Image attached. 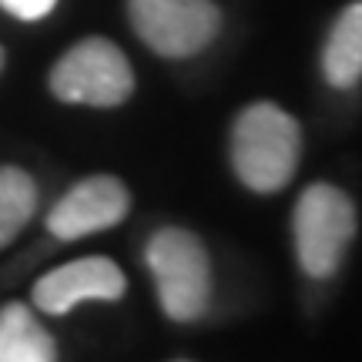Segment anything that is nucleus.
<instances>
[{
  "instance_id": "1",
  "label": "nucleus",
  "mask_w": 362,
  "mask_h": 362,
  "mask_svg": "<svg viewBox=\"0 0 362 362\" xmlns=\"http://www.w3.org/2000/svg\"><path fill=\"white\" fill-rule=\"evenodd\" d=\"M232 168L238 181L259 194L282 192L302 158V128L279 104H248L232 124Z\"/></svg>"
},
{
  "instance_id": "2",
  "label": "nucleus",
  "mask_w": 362,
  "mask_h": 362,
  "mask_svg": "<svg viewBox=\"0 0 362 362\" xmlns=\"http://www.w3.org/2000/svg\"><path fill=\"white\" fill-rule=\"evenodd\" d=\"M144 265L155 279L161 312L171 322H194L211 302V262L202 238L188 228H158L144 245Z\"/></svg>"
},
{
  "instance_id": "3",
  "label": "nucleus",
  "mask_w": 362,
  "mask_h": 362,
  "mask_svg": "<svg viewBox=\"0 0 362 362\" xmlns=\"http://www.w3.org/2000/svg\"><path fill=\"white\" fill-rule=\"evenodd\" d=\"M298 269L309 279H332L356 238V205L336 185L315 181L298 194L292 211Z\"/></svg>"
},
{
  "instance_id": "4",
  "label": "nucleus",
  "mask_w": 362,
  "mask_h": 362,
  "mask_svg": "<svg viewBox=\"0 0 362 362\" xmlns=\"http://www.w3.org/2000/svg\"><path fill=\"white\" fill-rule=\"evenodd\" d=\"M51 94L64 104L117 107L134 94V71L107 37H84L54 64Z\"/></svg>"
},
{
  "instance_id": "5",
  "label": "nucleus",
  "mask_w": 362,
  "mask_h": 362,
  "mask_svg": "<svg viewBox=\"0 0 362 362\" xmlns=\"http://www.w3.org/2000/svg\"><path fill=\"white\" fill-rule=\"evenodd\" d=\"M128 21L151 51L171 61L202 54L221 30L211 0H128Z\"/></svg>"
},
{
  "instance_id": "6",
  "label": "nucleus",
  "mask_w": 362,
  "mask_h": 362,
  "mask_svg": "<svg viewBox=\"0 0 362 362\" xmlns=\"http://www.w3.org/2000/svg\"><path fill=\"white\" fill-rule=\"evenodd\" d=\"M131 192L115 175H90L67 188L47 211V232L61 242H78L88 235L107 232L128 218Z\"/></svg>"
},
{
  "instance_id": "7",
  "label": "nucleus",
  "mask_w": 362,
  "mask_h": 362,
  "mask_svg": "<svg viewBox=\"0 0 362 362\" xmlns=\"http://www.w3.org/2000/svg\"><path fill=\"white\" fill-rule=\"evenodd\" d=\"M124 292H128V279L121 265L104 255H88L40 275L30 298H34V309L47 315H67L81 302H117Z\"/></svg>"
},
{
  "instance_id": "8",
  "label": "nucleus",
  "mask_w": 362,
  "mask_h": 362,
  "mask_svg": "<svg viewBox=\"0 0 362 362\" xmlns=\"http://www.w3.org/2000/svg\"><path fill=\"white\" fill-rule=\"evenodd\" d=\"M322 74L339 90H349L362 81V0L336 17L322 47Z\"/></svg>"
},
{
  "instance_id": "9",
  "label": "nucleus",
  "mask_w": 362,
  "mask_h": 362,
  "mask_svg": "<svg viewBox=\"0 0 362 362\" xmlns=\"http://www.w3.org/2000/svg\"><path fill=\"white\" fill-rule=\"evenodd\" d=\"M0 362H57V346L34 309L7 302L0 309Z\"/></svg>"
},
{
  "instance_id": "10",
  "label": "nucleus",
  "mask_w": 362,
  "mask_h": 362,
  "mask_svg": "<svg viewBox=\"0 0 362 362\" xmlns=\"http://www.w3.org/2000/svg\"><path fill=\"white\" fill-rule=\"evenodd\" d=\"M37 211V185L24 168L0 165V248H7Z\"/></svg>"
},
{
  "instance_id": "11",
  "label": "nucleus",
  "mask_w": 362,
  "mask_h": 362,
  "mask_svg": "<svg viewBox=\"0 0 362 362\" xmlns=\"http://www.w3.org/2000/svg\"><path fill=\"white\" fill-rule=\"evenodd\" d=\"M0 7L17 21H44L57 7V0H0Z\"/></svg>"
},
{
  "instance_id": "12",
  "label": "nucleus",
  "mask_w": 362,
  "mask_h": 362,
  "mask_svg": "<svg viewBox=\"0 0 362 362\" xmlns=\"http://www.w3.org/2000/svg\"><path fill=\"white\" fill-rule=\"evenodd\" d=\"M0 71H4V47H0Z\"/></svg>"
},
{
  "instance_id": "13",
  "label": "nucleus",
  "mask_w": 362,
  "mask_h": 362,
  "mask_svg": "<svg viewBox=\"0 0 362 362\" xmlns=\"http://www.w3.org/2000/svg\"><path fill=\"white\" fill-rule=\"evenodd\" d=\"M178 362H188V359H178Z\"/></svg>"
}]
</instances>
